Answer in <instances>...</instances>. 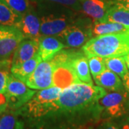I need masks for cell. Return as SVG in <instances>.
Here are the masks:
<instances>
[{"instance_id": "1", "label": "cell", "mask_w": 129, "mask_h": 129, "mask_svg": "<svg viewBox=\"0 0 129 129\" xmlns=\"http://www.w3.org/2000/svg\"><path fill=\"white\" fill-rule=\"evenodd\" d=\"M106 93L105 88L99 85L75 83L62 89L57 103L61 111L75 113L96 105Z\"/></svg>"}, {"instance_id": "2", "label": "cell", "mask_w": 129, "mask_h": 129, "mask_svg": "<svg viewBox=\"0 0 129 129\" xmlns=\"http://www.w3.org/2000/svg\"><path fill=\"white\" fill-rule=\"evenodd\" d=\"M86 56L120 57L129 54V33L111 34L91 38L83 47Z\"/></svg>"}, {"instance_id": "3", "label": "cell", "mask_w": 129, "mask_h": 129, "mask_svg": "<svg viewBox=\"0 0 129 129\" xmlns=\"http://www.w3.org/2000/svg\"><path fill=\"white\" fill-rule=\"evenodd\" d=\"M44 12L40 17L42 36H57L75 19L74 10L55 3L42 2Z\"/></svg>"}, {"instance_id": "4", "label": "cell", "mask_w": 129, "mask_h": 129, "mask_svg": "<svg viewBox=\"0 0 129 129\" xmlns=\"http://www.w3.org/2000/svg\"><path fill=\"white\" fill-rule=\"evenodd\" d=\"M62 89L52 86L40 90L22 107L17 109L19 115L32 118H38L52 112L59 111L57 100Z\"/></svg>"}, {"instance_id": "5", "label": "cell", "mask_w": 129, "mask_h": 129, "mask_svg": "<svg viewBox=\"0 0 129 129\" xmlns=\"http://www.w3.org/2000/svg\"><path fill=\"white\" fill-rule=\"evenodd\" d=\"M92 24L88 18L75 19L56 37L64 43L65 47L72 48L83 47L92 38Z\"/></svg>"}, {"instance_id": "6", "label": "cell", "mask_w": 129, "mask_h": 129, "mask_svg": "<svg viewBox=\"0 0 129 129\" xmlns=\"http://www.w3.org/2000/svg\"><path fill=\"white\" fill-rule=\"evenodd\" d=\"M36 91L31 90L25 83L10 74L5 95L7 98V107L12 110H17L25 105Z\"/></svg>"}, {"instance_id": "7", "label": "cell", "mask_w": 129, "mask_h": 129, "mask_svg": "<svg viewBox=\"0 0 129 129\" xmlns=\"http://www.w3.org/2000/svg\"><path fill=\"white\" fill-rule=\"evenodd\" d=\"M128 98L125 92L106 93L97 103L98 112L103 113L107 118H122L128 113Z\"/></svg>"}, {"instance_id": "8", "label": "cell", "mask_w": 129, "mask_h": 129, "mask_svg": "<svg viewBox=\"0 0 129 129\" xmlns=\"http://www.w3.org/2000/svg\"><path fill=\"white\" fill-rule=\"evenodd\" d=\"M23 40V34L17 27L0 26V61L11 60L14 51Z\"/></svg>"}, {"instance_id": "9", "label": "cell", "mask_w": 129, "mask_h": 129, "mask_svg": "<svg viewBox=\"0 0 129 129\" xmlns=\"http://www.w3.org/2000/svg\"><path fill=\"white\" fill-rule=\"evenodd\" d=\"M55 64L52 60L42 61L27 79L25 84L34 90H42L53 86Z\"/></svg>"}, {"instance_id": "10", "label": "cell", "mask_w": 129, "mask_h": 129, "mask_svg": "<svg viewBox=\"0 0 129 129\" xmlns=\"http://www.w3.org/2000/svg\"><path fill=\"white\" fill-rule=\"evenodd\" d=\"M73 60L64 63L54 64L55 69L53 73V86L64 89L75 83H81L78 78L74 70L73 65Z\"/></svg>"}, {"instance_id": "11", "label": "cell", "mask_w": 129, "mask_h": 129, "mask_svg": "<svg viewBox=\"0 0 129 129\" xmlns=\"http://www.w3.org/2000/svg\"><path fill=\"white\" fill-rule=\"evenodd\" d=\"M23 34L24 39L40 40L42 37L40 32V19L32 8L22 14L17 27Z\"/></svg>"}, {"instance_id": "12", "label": "cell", "mask_w": 129, "mask_h": 129, "mask_svg": "<svg viewBox=\"0 0 129 129\" xmlns=\"http://www.w3.org/2000/svg\"><path fill=\"white\" fill-rule=\"evenodd\" d=\"M81 10L93 21H105L107 12L113 0H80Z\"/></svg>"}, {"instance_id": "13", "label": "cell", "mask_w": 129, "mask_h": 129, "mask_svg": "<svg viewBox=\"0 0 129 129\" xmlns=\"http://www.w3.org/2000/svg\"><path fill=\"white\" fill-rule=\"evenodd\" d=\"M39 52V41L32 39H24L14 51L12 58V67L22 64L29 60Z\"/></svg>"}, {"instance_id": "14", "label": "cell", "mask_w": 129, "mask_h": 129, "mask_svg": "<svg viewBox=\"0 0 129 129\" xmlns=\"http://www.w3.org/2000/svg\"><path fill=\"white\" fill-rule=\"evenodd\" d=\"M66 47L64 44L57 37L42 36L39 40V55L42 61L52 59L60 51Z\"/></svg>"}, {"instance_id": "15", "label": "cell", "mask_w": 129, "mask_h": 129, "mask_svg": "<svg viewBox=\"0 0 129 129\" xmlns=\"http://www.w3.org/2000/svg\"><path fill=\"white\" fill-rule=\"evenodd\" d=\"M97 85L110 90L113 92H125L124 85L123 80L117 75L110 70L106 69L101 74L94 78Z\"/></svg>"}, {"instance_id": "16", "label": "cell", "mask_w": 129, "mask_h": 129, "mask_svg": "<svg viewBox=\"0 0 129 129\" xmlns=\"http://www.w3.org/2000/svg\"><path fill=\"white\" fill-rule=\"evenodd\" d=\"M92 36H101L111 34L129 33V27L123 24L108 21H93L92 24Z\"/></svg>"}, {"instance_id": "17", "label": "cell", "mask_w": 129, "mask_h": 129, "mask_svg": "<svg viewBox=\"0 0 129 129\" xmlns=\"http://www.w3.org/2000/svg\"><path fill=\"white\" fill-rule=\"evenodd\" d=\"M42 61V60L41 57L38 53L37 55L29 60H27L23 63L16 66H12L11 68V73L17 78L19 79L22 82L25 83L29 76L36 69L37 65Z\"/></svg>"}, {"instance_id": "18", "label": "cell", "mask_w": 129, "mask_h": 129, "mask_svg": "<svg viewBox=\"0 0 129 129\" xmlns=\"http://www.w3.org/2000/svg\"><path fill=\"white\" fill-rule=\"evenodd\" d=\"M73 65L76 75L81 83L93 85L88 64V58L83 51L73 60Z\"/></svg>"}, {"instance_id": "19", "label": "cell", "mask_w": 129, "mask_h": 129, "mask_svg": "<svg viewBox=\"0 0 129 129\" xmlns=\"http://www.w3.org/2000/svg\"><path fill=\"white\" fill-rule=\"evenodd\" d=\"M22 16L10 7L5 0H0V26L17 27Z\"/></svg>"}, {"instance_id": "20", "label": "cell", "mask_w": 129, "mask_h": 129, "mask_svg": "<svg viewBox=\"0 0 129 129\" xmlns=\"http://www.w3.org/2000/svg\"><path fill=\"white\" fill-rule=\"evenodd\" d=\"M105 21L117 22L129 27V10L113 3L107 12Z\"/></svg>"}, {"instance_id": "21", "label": "cell", "mask_w": 129, "mask_h": 129, "mask_svg": "<svg viewBox=\"0 0 129 129\" xmlns=\"http://www.w3.org/2000/svg\"><path fill=\"white\" fill-rule=\"evenodd\" d=\"M17 111L10 109L0 115V129H24V123L18 117Z\"/></svg>"}, {"instance_id": "22", "label": "cell", "mask_w": 129, "mask_h": 129, "mask_svg": "<svg viewBox=\"0 0 129 129\" xmlns=\"http://www.w3.org/2000/svg\"><path fill=\"white\" fill-rule=\"evenodd\" d=\"M104 60L106 69L110 70L117 74L121 79L128 73V69L123 56L104 57Z\"/></svg>"}, {"instance_id": "23", "label": "cell", "mask_w": 129, "mask_h": 129, "mask_svg": "<svg viewBox=\"0 0 129 129\" xmlns=\"http://www.w3.org/2000/svg\"><path fill=\"white\" fill-rule=\"evenodd\" d=\"M12 60L0 61V93H5L11 74Z\"/></svg>"}, {"instance_id": "24", "label": "cell", "mask_w": 129, "mask_h": 129, "mask_svg": "<svg viewBox=\"0 0 129 129\" xmlns=\"http://www.w3.org/2000/svg\"><path fill=\"white\" fill-rule=\"evenodd\" d=\"M88 58L89 68L93 78L106 70V67L104 57L100 56H91Z\"/></svg>"}, {"instance_id": "25", "label": "cell", "mask_w": 129, "mask_h": 129, "mask_svg": "<svg viewBox=\"0 0 129 129\" xmlns=\"http://www.w3.org/2000/svg\"><path fill=\"white\" fill-rule=\"evenodd\" d=\"M10 7L20 14H25L32 8L29 0H5Z\"/></svg>"}, {"instance_id": "26", "label": "cell", "mask_w": 129, "mask_h": 129, "mask_svg": "<svg viewBox=\"0 0 129 129\" xmlns=\"http://www.w3.org/2000/svg\"><path fill=\"white\" fill-rule=\"evenodd\" d=\"M42 2L55 3L57 5H62L70 9H73L75 12H82L81 10V2L80 0H37Z\"/></svg>"}, {"instance_id": "27", "label": "cell", "mask_w": 129, "mask_h": 129, "mask_svg": "<svg viewBox=\"0 0 129 129\" xmlns=\"http://www.w3.org/2000/svg\"><path fill=\"white\" fill-rule=\"evenodd\" d=\"M122 118L120 124L119 125L120 129H129V113H127Z\"/></svg>"}, {"instance_id": "28", "label": "cell", "mask_w": 129, "mask_h": 129, "mask_svg": "<svg viewBox=\"0 0 129 129\" xmlns=\"http://www.w3.org/2000/svg\"><path fill=\"white\" fill-rule=\"evenodd\" d=\"M99 129H120V128L113 122H106L99 127Z\"/></svg>"}, {"instance_id": "29", "label": "cell", "mask_w": 129, "mask_h": 129, "mask_svg": "<svg viewBox=\"0 0 129 129\" xmlns=\"http://www.w3.org/2000/svg\"><path fill=\"white\" fill-rule=\"evenodd\" d=\"M7 98L5 93H0V108L7 109Z\"/></svg>"}, {"instance_id": "30", "label": "cell", "mask_w": 129, "mask_h": 129, "mask_svg": "<svg viewBox=\"0 0 129 129\" xmlns=\"http://www.w3.org/2000/svg\"><path fill=\"white\" fill-rule=\"evenodd\" d=\"M113 3L122 6L129 10V0H113Z\"/></svg>"}, {"instance_id": "31", "label": "cell", "mask_w": 129, "mask_h": 129, "mask_svg": "<svg viewBox=\"0 0 129 129\" xmlns=\"http://www.w3.org/2000/svg\"><path fill=\"white\" fill-rule=\"evenodd\" d=\"M123 83L124 85L125 90L127 92H129V72L122 78Z\"/></svg>"}, {"instance_id": "32", "label": "cell", "mask_w": 129, "mask_h": 129, "mask_svg": "<svg viewBox=\"0 0 129 129\" xmlns=\"http://www.w3.org/2000/svg\"><path fill=\"white\" fill-rule=\"evenodd\" d=\"M123 57H124L125 61V62H126L127 67H128V70H129V54L123 56Z\"/></svg>"}, {"instance_id": "33", "label": "cell", "mask_w": 129, "mask_h": 129, "mask_svg": "<svg viewBox=\"0 0 129 129\" xmlns=\"http://www.w3.org/2000/svg\"><path fill=\"white\" fill-rule=\"evenodd\" d=\"M6 111V109H5V108H0V115L4 112V111Z\"/></svg>"}, {"instance_id": "34", "label": "cell", "mask_w": 129, "mask_h": 129, "mask_svg": "<svg viewBox=\"0 0 129 129\" xmlns=\"http://www.w3.org/2000/svg\"><path fill=\"white\" fill-rule=\"evenodd\" d=\"M127 109H128V113H129V100L127 102Z\"/></svg>"}, {"instance_id": "35", "label": "cell", "mask_w": 129, "mask_h": 129, "mask_svg": "<svg viewBox=\"0 0 129 129\" xmlns=\"http://www.w3.org/2000/svg\"><path fill=\"white\" fill-rule=\"evenodd\" d=\"M88 129H93V128H92V127H90V128H88Z\"/></svg>"}]
</instances>
